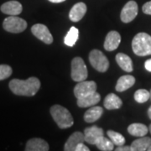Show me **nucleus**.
Segmentation results:
<instances>
[{
	"mask_svg": "<svg viewBox=\"0 0 151 151\" xmlns=\"http://www.w3.org/2000/svg\"><path fill=\"white\" fill-rule=\"evenodd\" d=\"M40 87V81L37 77H29L27 80L13 79L9 82V88L18 96H35Z\"/></svg>",
	"mask_w": 151,
	"mask_h": 151,
	"instance_id": "nucleus-1",
	"label": "nucleus"
},
{
	"mask_svg": "<svg viewBox=\"0 0 151 151\" xmlns=\"http://www.w3.org/2000/svg\"><path fill=\"white\" fill-rule=\"evenodd\" d=\"M132 49L135 55L146 56L151 55V36L146 33H139L132 40Z\"/></svg>",
	"mask_w": 151,
	"mask_h": 151,
	"instance_id": "nucleus-2",
	"label": "nucleus"
},
{
	"mask_svg": "<svg viewBox=\"0 0 151 151\" xmlns=\"http://www.w3.org/2000/svg\"><path fill=\"white\" fill-rule=\"evenodd\" d=\"M50 114L60 129H67L74 124L73 118L68 109L60 105H54L50 108Z\"/></svg>",
	"mask_w": 151,
	"mask_h": 151,
	"instance_id": "nucleus-3",
	"label": "nucleus"
},
{
	"mask_svg": "<svg viewBox=\"0 0 151 151\" xmlns=\"http://www.w3.org/2000/svg\"><path fill=\"white\" fill-rule=\"evenodd\" d=\"M89 61L92 66L99 72H106L109 67V61L106 55L99 50H92L89 54Z\"/></svg>",
	"mask_w": 151,
	"mask_h": 151,
	"instance_id": "nucleus-4",
	"label": "nucleus"
},
{
	"mask_svg": "<svg viewBox=\"0 0 151 151\" xmlns=\"http://www.w3.org/2000/svg\"><path fill=\"white\" fill-rule=\"evenodd\" d=\"M71 78L75 81H82L86 80L88 71L85 62L81 57H75L71 60Z\"/></svg>",
	"mask_w": 151,
	"mask_h": 151,
	"instance_id": "nucleus-5",
	"label": "nucleus"
},
{
	"mask_svg": "<svg viewBox=\"0 0 151 151\" xmlns=\"http://www.w3.org/2000/svg\"><path fill=\"white\" fill-rule=\"evenodd\" d=\"M3 27L9 33H21L26 29L27 22L17 15H10L4 20Z\"/></svg>",
	"mask_w": 151,
	"mask_h": 151,
	"instance_id": "nucleus-6",
	"label": "nucleus"
},
{
	"mask_svg": "<svg viewBox=\"0 0 151 151\" xmlns=\"http://www.w3.org/2000/svg\"><path fill=\"white\" fill-rule=\"evenodd\" d=\"M95 92H97V84L93 81H79L74 88V94L76 98H81Z\"/></svg>",
	"mask_w": 151,
	"mask_h": 151,
	"instance_id": "nucleus-7",
	"label": "nucleus"
},
{
	"mask_svg": "<svg viewBox=\"0 0 151 151\" xmlns=\"http://www.w3.org/2000/svg\"><path fill=\"white\" fill-rule=\"evenodd\" d=\"M138 4L135 1H129L121 11L120 18L124 23H130L134 19L138 14Z\"/></svg>",
	"mask_w": 151,
	"mask_h": 151,
	"instance_id": "nucleus-8",
	"label": "nucleus"
},
{
	"mask_svg": "<svg viewBox=\"0 0 151 151\" xmlns=\"http://www.w3.org/2000/svg\"><path fill=\"white\" fill-rule=\"evenodd\" d=\"M31 32L37 39L46 45H50L53 42L52 35L50 34L48 28L42 24H36L33 25L31 27Z\"/></svg>",
	"mask_w": 151,
	"mask_h": 151,
	"instance_id": "nucleus-9",
	"label": "nucleus"
},
{
	"mask_svg": "<svg viewBox=\"0 0 151 151\" xmlns=\"http://www.w3.org/2000/svg\"><path fill=\"white\" fill-rule=\"evenodd\" d=\"M104 136V132L103 129L97 127V126H92L86 128L84 130V139L85 142L90 144V145H95L97 141Z\"/></svg>",
	"mask_w": 151,
	"mask_h": 151,
	"instance_id": "nucleus-10",
	"label": "nucleus"
},
{
	"mask_svg": "<svg viewBox=\"0 0 151 151\" xmlns=\"http://www.w3.org/2000/svg\"><path fill=\"white\" fill-rule=\"evenodd\" d=\"M121 43V35L117 31H110L107 35L104 41V49L108 51H113Z\"/></svg>",
	"mask_w": 151,
	"mask_h": 151,
	"instance_id": "nucleus-11",
	"label": "nucleus"
},
{
	"mask_svg": "<svg viewBox=\"0 0 151 151\" xmlns=\"http://www.w3.org/2000/svg\"><path fill=\"white\" fill-rule=\"evenodd\" d=\"M1 11L9 15H19L23 10L22 4L18 1H9L2 4L0 8Z\"/></svg>",
	"mask_w": 151,
	"mask_h": 151,
	"instance_id": "nucleus-12",
	"label": "nucleus"
},
{
	"mask_svg": "<svg viewBox=\"0 0 151 151\" xmlns=\"http://www.w3.org/2000/svg\"><path fill=\"white\" fill-rule=\"evenodd\" d=\"M48 143L40 138H33L28 141L25 147L26 151H48Z\"/></svg>",
	"mask_w": 151,
	"mask_h": 151,
	"instance_id": "nucleus-13",
	"label": "nucleus"
},
{
	"mask_svg": "<svg viewBox=\"0 0 151 151\" xmlns=\"http://www.w3.org/2000/svg\"><path fill=\"white\" fill-rule=\"evenodd\" d=\"M86 10H87V8L84 3L82 2L77 3L71 8L69 13V19L71 21L78 22L84 17Z\"/></svg>",
	"mask_w": 151,
	"mask_h": 151,
	"instance_id": "nucleus-14",
	"label": "nucleus"
},
{
	"mask_svg": "<svg viewBox=\"0 0 151 151\" xmlns=\"http://www.w3.org/2000/svg\"><path fill=\"white\" fill-rule=\"evenodd\" d=\"M101 100V96L98 92H95L87 96L77 98V105L80 108H88L95 106Z\"/></svg>",
	"mask_w": 151,
	"mask_h": 151,
	"instance_id": "nucleus-15",
	"label": "nucleus"
},
{
	"mask_svg": "<svg viewBox=\"0 0 151 151\" xmlns=\"http://www.w3.org/2000/svg\"><path fill=\"white\" fill-rule=\"evenodd\" d=\"M84 134L81 132H75L69 137L66 143L64 146L65 151H75L76 147L80 143H84Z\"/></svg>",
	"mask_w": 151,
	"mask_h": 151,
	"instance_id": "nucleus-16",
	"label": "nucleus"
},
{
	"mask_svg": "<svg viewBox=\"0 0 151 151\" xmlns=\"http://www.w3.org/2000/svg\"><path fill=\"white\" fill-rule=\"evenodd\" d=\"M135 78L131 75L123 76L119 78L116 84V91L119 92H124L134 85Z\"/></svg>",
	"mask_w": 151,
	"mask_h": 151,
	"instance_id": "nucleus-17",
	"label": "nucleus"
},
{
	"mask_svg": "<svg viewBox=\"0 0 151 151\" xmlns=\"http://www.w3.org/2000/svg\"><path fill=\"white\" fill-rule=\"evenodd\" d=\"M104 107L108 110H113V109H119L122 107L123 102L120 99V97H118L116 94L110 93L104 99L103 103Z\"/></svg>",
	"mask_w": 151,
	"mask_h": 151,
	"instance_id": "nucleus-18",
	"label": "nucleus"
},
{
	"mask_svg": "<svg viewBox=\"0 0 151 151\" xmlns=\"http://www.w3.org/2000/svg\"><path fill=\"white\" fill-rule=\"evenodd\" d=\"M103 113V109L98 106H92L89 108L84 114V120L86 123H93L102 117Z\"/></svg>",
	"mask_w": 151,
	"mask_h": 151,
	"instance_id": "nucleus-19",
	"label": "nucleus"
},
{
	"mask_svg": "<svg viewBox=\"0 0 151 151\" xmlns=\"http://www.w3.org/2000/svg\"><path fill=\"white\" fill-rule=\"evenodd\" d=\"M116 61L118 65L125 71L127 72H132L134 70L133 67V62L132 60L129 55L124 53H119L116 55Z\"/></svg>",
	"mask_w": 151,
	"mask_h": 151,
	"instance_id": "nucleus-20",
	"label": "nucleus"
},
{
	"mask_svg": "<svg viewBox=\"0 0 151 151\" xmlns=\"http://www.w3.org/2000/svg\"><path fill=\"white\" fill-rule=\"evenodd\" d=\"M151 145V138L150 137H139V139L134 140L130 146L131 151H145Z\"/></svg>",
	"mask_w": 151,
	"mask_h": 151,
	"instance_id": "nucleus-21",
	"label": "nucleus"
},
{
	"mask_svg": "<svg viewBox=\"0 0 151 151\" xmlns=\"http://www.w3.org/2000/svg\"><path fill=\"white\" fill-rule=\"evenodd\" d=\"M148 131H149V129L147 128L146 125L143 124H139V123L130 124L128 128V132L129 133V134L135 136V137L145 136Z\"/></svg>",
	"mask_w": 151,
	"mask_h": 151,
	"instance_id": "nucleus-22",
	"label": "nucleus"
},
{
	"mask_svg": "<svg viewBox=\"0 0 151 151\" xmlns=\"http://www.w3.org/2000/svg\"><path fill=\"white\" fill-rule=\"evenodd\" d=\"M78 36H79V30L76 27H70L69 29L68 33L66 34L64 39V43L67 45V46H73L75 45L76 43L77 40H78Z\"/></svg>",
	"mask_w": 151,
	"mask_h": 151,
	"instance_id": "nucleus-23",
	"label": "nucleus"
},
{
	"mask_svg": "<svg viewBox=\"0 0 151 151\" xmlns=\"http://www.w3.org/2000/svg\"><path fill=\"white\" fill-rule=\"evenodd\" d=\"M98 150L102 151H111L113 150V144L111 139H108L104 136L101 137L95 144Z\"/></svg>",
	"mask_w": 151,
	"mask_h": 151,
	"instance_id": "nucleus-24",
	"label": "nucleus"
},
{
	"mask_svg": "<svg viewBox=\"0 0 151 151\" xmlns=\"http://www.w3.org/2000/svg\"><path fill=\"white\" fill-rule=\"evenodd\" d=\"M107 134L109 137V139L114 144V145L121 146L124 145L125 144V138L118 132H115L113 130H108L107 132Z\"/></svg>",
	"mask_w": 151,
	"mask_h": 151,
	"instance_id": "nucleus-25",
	"label": "nucleus"
},
{
	"mask_svg": "<svg viewBox=\"0 0 151 151\" xmlns=\"http://www.w3.org/2000/svg\"><path fill=\"white\" fill-rule=\"evenodd\" d=\"M150 97V92L145 89H139L134 93V99L137 103H144L149 100Z\"/></svg>",
	"mask_w": 151,
	"mask_h": 151,
	"instance_id": "nucleus-26",
	"label": "nucleus"
},
{
	"mask_svg": "<svg viewBox=\"0 0 151 151\" xmlns=\"http://www.w3.org/2000/svg\"><path fill=\"white\" fill-rule=\"evenodd\" d=\"M12 68L9 65H0V81L9 78L12 75Z\"/></svg>",
	"mask_w": 151,
	"mask_h": 151,
	"instance_id": "nucleus-27",
	"label": "nucleus"
},
{
	"mask_svg": "<svg viewBox=\"0 0 151 151\" xmlns=\"http://www.w3.org/2000/svg\"><path fill=\"white\" fill-rule=\"evenodd\" d=\"M142 10H143V12H144L145 14H150V15H151V1L147 2V3H145V4L143 5Z\"/></svg>",
	"mask_w": 151,
	"mask_h": 151,
	"instance_id": "nucleus-28",
	"label": "nucleus"
},
{
	"mask_svg": "<svg viewBox=\"0 0 151 151\" xmlns=\"http://www.w3.org/2000/svg\"><path fill=\"white\" fill-rule=\"evenodd\" d=\"M90 149L88 147H86L83 143H80L76 147L75 151H89Z\"/></svg>",
	"mask_w": 151,
	"mask_h": 151,
	"instance_id": "nucleus-29",
	"label": "nucleus"
},
{
	"mask_svg": "<svg viewBox=\"0 0 151 151\" xmlns=\"http://www.w3.org/2000/svg\"><path fill=\"white\" fill-rule=\"evenodd\" d=\"M116 151H131V148L130 146H124L121 145V146H118V148L115 149Z\"/></svg>",
	"mask_w": 151,
	"mask_h": 151,
	"instance_id": "nucleus-30",
	"label": "nucleus"
},
{
	"mask_svg": "<svg viewBox=\"0 0 151 151\" xmlns=\"http://www.w3.org/2000/svg\"><path fill=\"white\" fill-rule=\"evenodd\" d=\"M145 69L148 71L151 72V59H149L146 60L145 63Z\"/></svg>",
	"mask_w": 151,
	"mask_h": 151,
	"instance_id": "nucleus-31",
	"label": "nucleus"
},
{
	"mask_svg": "<svg viewBox=\"0 0 151 151\" xmlns=\"http://www.w3.org/2000/svg\"><path fill=\"white\" fill-rule=\"evenodd\" d=\"M50 2H51V3H55V4H59V3H62V2H64L65 0H49Z\"/></svg>",
	"mask_w": 151,
	"mask_h": 151,
	"instance_id": "nucleus-32",
	"label": "nucleus"
},
{
	"mask_svg": "<svg viewBox=\"0 0 151 151\" xmlns=\"http://www.w3.org/2000/svg\"><path fill=\"white\" fill-rule=\"evenodd\" d=\"M148 116H149V118L151 119V106L149 108V110H148Z\"/></svg>",
	"mask_w": 151,
	"mask_h": 151,
	"instance_id": "nucleus-33",
	"label": "nucleus"
},
{
	"mask_svg": "<svg viewBox=\"0 0 151 151\" xmlns=\"http://www.w3.org/2000/svg\"><path fill=\"white\" fill-rule=\"evenodd\" d=\"M148 150V151H151V145H150V147L148 148V150Z\"/></svg>",
	"mask_w": 151,
	"mask_h": 151,
	"instance_id": "nucleus-34",
	"label": "nucleus"
},
{
	"mask_svg": "<svg viewBox=\"0 0 151 151\" xmlns=\"http://www.w3.org/2000/svg\"><path fill=\"white\" fill-rule=\"evenodd\" d=\"M149 130H150V134H151V124L150 125V127H149Z\"/></svg>",
	"mask_w": 151,
	"mask_h": 151,
	"instance_id": "nucleus-35",
	"label": "nucleus"
},
{
	"mask_svg": "<svg viewBox=\"0 0 151 151\" xmlns=\"http://www.w3.org/2000/svg\"><path fill=\"white\" fill-rule=\"evenodd\" d=\"M150 98H151V91H150Z\"/></svg>",
	"mask_w": 151,
	"mask_h": 151,
	"instance_id": "nucleus-36",
	"label": "nucleus"
}]
</instances>
